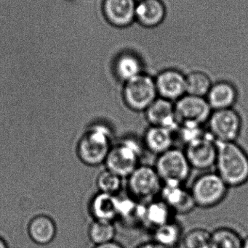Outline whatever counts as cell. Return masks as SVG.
Masks as SVG:
<instances>
[{"label":"cell","mask_w":248,"mask_h":248,"mask_svg":"<svg viewBox=\"0 0 248 248\" xmlns=\"http://www.w3.org/2000/svg\"><path fill=\"white\" fill-rule=\"evenodd\" d=\"M248 248V234L243 239V248Z\"/></svg>","instance_id":"cell-30"},{"label":"cell","mask_w":248,"mask_h":248,"mask_svg":"<svg viewBox=\"0 0 248 248\" xmlns=\"http://www.w3.org/2000/svg\"><path fill=\"white\" fill-rule=\"evenodd\" d=\"M173 132L168 128L149 126L144 134V144L149 151L160 155L173 148Z\"/></svg>","instance_id":"cell-17"},{"label":"cell","mask_w":248,"mask_h":248,"mask_svg":"<svg viewBox=\"0 0 248 248\" xmlns=\"http://www.w3.org/2000/svg\"><path fill=\"white\" fill-rule=\"evenodd\" d=\"M97 184L102 193L116 195L122 188V178L107 169L99 175Z\"/></svg>","instance_id":"cell-27"},{"label":"cell","mask_w":248,"mask_h":248,"mask_svg":"<svg viewBox=\"0 0 248 248\" xmlns=\"http://www.w3.org/2000/svg\"><path fill=\"white\" fill-rule=\"evenodd\" d=\"M184 153L192 169L206 171L215 166L216 141L209 133L203 134L188 142Z\"/></svg>","instance_id":"cell-9"},{"label":"cell","mask_w":248,"mask_h":248,"mask_svg":"<svg viewBox=\"0 0 248 248\" xmlns=\"http://www.w3.org/2000/svg\"><path fill=\"white\" fill-rule=\"evenodd\" d=\"M207 123L209 134L219 142L237 141L243 131V118L234 108L213 110Z\"/></svg>","instance_id":"cell-7"},{"label":"cell","mask_w":248,"mask_h":248,"mask_svg":"<svg viewBox=\"0 0 248 248\" xmlns=\"http://www.w3.org/2000/svg\"><path fill=\"white\" fill-rule=\"evenodd\" d=\"M217 143L216 173L231 188L248 182V153L237 141Z\"/></svg>","instance_id":"cell-1"},{"label":"cell","mask_w":248,"mask_h":248,"mask_svg":"<svg viewBox=\"0 0 248 248\" xmlns=\"http://www.w3.org/2000/svg\"><path fill=\"white\" fill-rule=\"evenodd\" d=\"M116 232L114 222L95 220L89 228V237L96 246H99L114 241Z\"/></svg>","instance_id":"cell-25"},{"label":"cell","mask_w":248,"mask_h":248,"mask_svg":"<svg viewBox=\"0 0 248 248\" xmlns=\"http://www.w3.org/2000/svg\"><path fill=\"white\" fill-rule=\"evenodd\" d=\"M163 186L156 169L147 165H140L128 177V191L132 199L140 202H151Z\"/></svg>","instance_id":"cell-8"},{"label":"cell","mask_w":248,"mask_h":248,"mask_svg":"<svg viewBox=\"0 0 248 248\" xmlns=\"http://www.w3.org/2000/svg\"><path fill=\"white\" fill-rule=\"evenodd\" d=\"M144 113L150 126L163 127L173 131L179 128L175 104L173 102L158 97Z\"/></svg>","instance_id":"cell-12"},{"label":"cell","mask_w":248,"mask_h":248,"mask_svg":"<svg viewBox=\"0 0 248 248\" xmlns=\"http://www.w3.org/2000/svg\"><path fill=\"white\" fill-rule=\"evenodd\" d=\"M115 74L124 83L142 74V65L138 57L132 54L120 55L115 62Z\"/></svg>","instance_id":"cell-22"},{"label":"cell","mask_w":248,"mask_h":248,"mask_svg":"<svg viewBox=\"0 0 248 248\" xmlns=\"http://www.w3.org/2000/svg\"><path fill=\"white\" fill-rule=\"evenodd\" d=\"M158 97L175 102L186 94V75L176 69H166L154 78Z\"/></svg>","instance_id":"cell-11"},{"label":"cell","mask_w":248,"mask_h":248,"mask_svg":"<svg viewBox=\"0 0 248 248\" xmlns=\"http://www.w3.org/2000/svg\"><path fill=\"white\" fill-rule=\"evenodd\" d=\"M229 189L230 187L218 173L205 172L194 181L189 190L196 206L211 208L223 202Z\"/></svg>","instance_id":"cell-3"},{"label":"cell","mask_w":248,"mask_h":248,"mask_svg":"<svg viewBox=\"0 0 248 248\" xmlns=\"http://www.w3.org/2000/svg\"><path fill=\"white\" fill-rule=\"evenodd\" d=\"M154 167L163 185H183L192 169L184 151L175 147L158 155Z\"/></svg>","instance_id":"cell-4"},{"label":"cell","mask_w":248,"mask_h":248,"mask_svg":"<svg viewBox=\"0 0 248 248\" xmlns=\"http://www.w3.org/2000/svg\"><path fill=\"white\" fill-rule=\"evenodd\" d=\"M0 248H7L5 242L1 237H0Z\"/></svg>","instance_id":"cell-31"},{"label":"cell","mask_w":248,"mask_h":248,"mask_svg":"<svg viewBox=\"0 0 248 248\" xmlns=\"http://www.w3.org/2000/svg\"><path fill=\"white\" fill-rule=\"evenodd\" d=\"M175 111L179 125L207 123L213 110L205 97L185 94L175 102Z\"/></svg>","instance_id":"cell-10"},{"label":"cell","mask_w":248,"mask_h":248,"mask_svg":"<svg viewBox=\"0 0 248 248\" xmlns=\"http://www.w3.org/2000/svg\"><path fill=\"white\" fill-rule=\"evenodd\" d=\"M119 199L115 195L100 193L93 200L91 213L96 221L114 222L119 217Z\"/></svg>","instance_id":"cell-18"},{"label":"cell","mask_w":248,"mask_h":248,"mask_svg":"<svg viewBox=\"0 0 248 248\" xmlns=\"http://www.w3.org/2000/svg\"><path fill=\"white\" fill-rule=\"evenodd\" d=\"M182 243L184 248H211V232L193 229L183 235Z\"/></svg>","instance_id":"cell-26"},{"label":"cell","mask_w":248,"mask_h":248,"mask_svg":"<svg viewBox=\"0 0 248 248\" xmlns=\"http://www.w3.org/2000/svg\"><path fill=\"white\" fill-rule=\"evenodd\" d=\"M205 98L213 110L233 108L238 100L239 92L232 83L220 81L212 84Z\"/></svg>","instance_id":"cell-15"},{"label":"cell","mask_w":248,"mask_h":248,"mask_svg":"<svg viewBox=\"0 0 248 248\" xmlns=\"http://www.w3.org/2000/svg\"><path fill=\"white\" fill-rule=\"evenodd\" d=\"M174 213L163 201H151L144 205L143 224L153 230L173 221Z\"/></svg>","instance_id":"cell-20"},{"label":"cell","mask_w":248,"mask_h":248,"mask_svg":"<svg viewBox=\"0 0 248 248\" xmlns=\"http://www.w3.org/2000/svg\"><path fill=\"white\" fill-rule=\"evenodd\" d=\"M160 195L161 201L167 204L174 214H189L196 207L190 190H187L183 185H164Z\"/></svg>","instance_id":"cell-14"},{"label":"cell","mask_w":248,"mask_h":248,"mask_svg":"<svg viewBox=\"0 0 248 248\" xmlns=\"http://www.w3.org/2000/svg\"><path fill=\"white\" fill-rule=\"evenodd\" d=\"M29 237L36 244H49L55 238L56 227L48 216L39 215L31 220L28 227Z\"/></svg>","instance_id":"cell-19"},{"label":"cell","mask_w":248,"mask_h":248,"mask_svg":"<svg viewBox=\"0 0 248 248\" xmlns=\"http://www.w3.org/2000/svg\"><path fill=\"white\" fill-rule=\"evenodd\" d=\"M136 4L135 0H104L103 14L113 26L126 27L135 20Z\"/></svg>","instance_id":"cell-13"},{"label":"cell","mask_w":248,"mask_h":248,"mask_svg":"<svg viewBox=\"0 0 248 248\" xmlns=\"http://www.w3.org/2000/svg\"><path fill=\"white\" fill-rule=\"evenodd\" d=\"M135 248H165L163 246H160V245L156 243L155 242L150 241L147 242V243H142V244L139 245L137 246Z\"/></svg>","instance_id":"cell-29"},{"label":"cell","mask_w":248,"mask_h":248,"mask_svg":"<svg viewBox=\"0 0 248 248\" xmlns=\"http://www.w3.org/2000/svg\"><path fill=\"white\" fill-rule=\"evenodd\" d=\"M112 131L106 125L92 127L80 140L78 153L81 160L90 166L106 161L112 146Z\"/></svg>","instance_id":"cell-2"},{"label":"cell","mask_w":248,"mask_h":248,"mask_svg":"<svg viewBox=\"0 0 248 248\" xmlns=\"http://www.w3.org/2000/svg\"><path fill=\"white\" fill-rule=\"evenodd\" d=\"M165 16V6L161 0H141L137 3L135 20L145 27L159 26Z\"/></svg>","instance_id":"cell-16"},{"label":"cell","mask_w":248,"mask_h":248,"mask_svg":"<svg viewBox=\"0 0 248 248\" xmlns=\"http://www.w3.org/2000/svg\"><path fill=\"white\" fill-rule=\"evenodd\" d=\"M158 97L154 78L144 73L124 83L122 98L132 111H145Z\"/></svg>","instance_id":"cell-6"},{"label":"cell","mask_w":248,"mask_h":248,"mask_svg":"<svg viewBox=\"0 0 248 248\" xmlns=\"http://www.w3.org/2000/svg\"><path fill=\"white\" fill-rule=\"evenodd\" d=\"M183 237L182 226L174 220L153 230V241L165 248H177Z\"/></svg>","instance_id":"cell-21"},{"label":"cell","mask_w":248,"mask_h":248,"mask_svg":"<svg viewBox=\"0 0 248 248\" xmlns=\"http://www.w3.org/2000/svg\"><path fill=\"white\" fill-rule=\"evenodd\" d=\"M243 239L234 229L219 227L211 232V248H243Z\"/></svg>","instance_id":"cell-23"},{"label":"cell","mask_w":248,"mask_h":248,"mask_svg":"<svg viewBox=\"0 0 248 248\" xmlns=\"http://www.w3.org/2000/svg\"><path fill=\"white\" fill-rule=\"evenodd\" d=\"M142 154L140 144L132 139H124L114 144L106 157L108 170L121 178H128L138 166Z\"/></svg>","instance_id":"cell-5"},{"label":"cell","mask_w":248,"mask_h":248,"mask_svg":"<svg viewBox=\"0 0 248 248\" xmlns=\"http://www.w3.org/2000/svg\"><path fill=\"white\" fill-rule=\"evenodd\" d=\"M94 248H125L120 243H117V242L112 241L110 243H105V244L99 245V246H96Z\"/></svg>","instance_id":"cell-28"},{"label":"cell","mask_w":248,"mask_h":248,"mask_svg":"<svg viewBox=\"0 0 248 248\" xmlns=\"http://www.w3.org/2000/svg\"><path fill=\"white\" fill-rule=\"evenodd\" d=\"M212 84L209 76L202 71H192L186 75V94L205 97Z\"/></svg>","instance_id":"cell-24"}]
</instances>
